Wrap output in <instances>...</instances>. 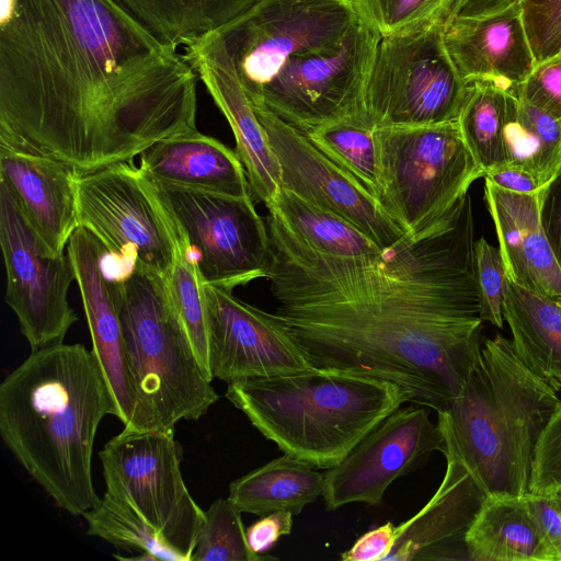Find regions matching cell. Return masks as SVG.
Returning a JSON list of instances; mask_svg holds the SVG:
<instances>
[{
    "mask_svg": "<svg viewBox=\"0 0 561 561\" xmlns=\"http://www.w3.org/2000/svg\"><path fill=\"white\" fill-rule=\"evenodd\" d=\"M560 401L497 333L483 341L458 396L437 411L442 450L453 453L488 496H526L538 439Z\"/></svg>",
    "mask_w": 561,
    "mask_h": 561,
    "instance_id": "277c9868",
    "label": "cell"
},
{
    "mask_svg": "<svg viewBox=\"0 0 561 561\" xmlns=\"http://www.w3.org/2000/svg\"><path fill=\"white\" fill-rule=\"evenodd\" d=\"M76 201L79 227L108 256L169 277L183 233L140 167L128 161L77 175Z\"/></svg>",
    "mask_w": 561,
    "mask_h": 561,
    "instance_id": "30bf717a",
    "label": "cell"
},
{
    "mask_svg": "<svg viewBox=\"0 0 561 561\" xmlns=\"http://www.w3.org/2000/svg\"><path fill=\"white\" fill-rule=\"evenodd\" d=\"M515 95L561 119V56L537 64Z\"/></svg>",
    "mask_w": 561,
    "mask_h": 561,
    "instance_id": "ab89813d",
    "label": "cell"
},
{
    "mask_svg": "<svg viewBox=\"0 0 561 561\" xmlns=\"http://www.w3.org/2000/svg\"><path fill=\"white\" fill-rule=\"evenodd\" d=\"M540 222L561 271V165L538 193Z\"/></svg>",
    "mask_w": 561,
    "mask_h": 561,
    "instance_id": "b9f144b4",
    "label": "cell"
},
{
    "mask_svg": "<svg viewBox=\"0 0 561 561\" xmlns=\"http://www.w3.org/2000/svg\"><path fill=\"white\" fill-rule=\"evenodd\" d=\"M381 176L378 203L409 236L419 238L450 217L483 176L458 122L374 130Z\"/></svg>",
    "mask_w": 561,
    "mask_h": 561,
    "instance_id": "52a82bcc",
    "label": "cell"
},
{
    "mask_svg": "<svg viewBox=\"0 0 561 561\" xmlns=\"http://www.w3.org/2000/svg\"><path fill=\"white\" fill-rule=\"evenodd\" d=\"M381 36L358 21L332 53L289 58L251 102L302 134L356 115H365V89Z\"/></svg>",
    "mask_w": 561,
    "mask_h": 561,
    "instance_id": "4fadbf2b",
    "label": "cell"
},
{
    "mask_svg": "<svg viewBox=\"0 0 561 561\" xmlns=\"http://www.w3.org/2000/svg\"><path fill=\"white\" fill-rule=\"evenodd\" d=\"M506 163L546 184L561 165V119L508 93L503 128Z\"/></svg>",
    "mask_w": 561,
    "mask_h": 561,
    "instance_id": "f546056e",
    "label": "cell"
},
{
    "mask_svg": "<svg viewBox=\"0 0 561 561\" xmlns=\"http://www.w3.org/2000/svg\"><path fill=\"white\" fill-rule=\"evenodd\" d=\"M266 279L276 316L314 367L391 381L436 412L458 396L483 344L471 199L378 256L316 251L268 211Z\"/></svg>",
    "mask_w": 561,
    "mask_h": 561,
    "instance_id": "6da1fadb",
    "label": "cell"
},
{
    "mask_svg": "<svg viewBox=\"0 0 561 561\" xmlns=\"http://www.w3.org/2000/svg\"><path fill=\"white\" fill-rule=\"evenodd\" d=\"M205 517L191 561H264L272 556L253 552L247 540L241 512L227 499H217Z\"/></svg>",
    "mask_w": 561,
    "mask_h": 561,
    "instance_id": "836d02e7",
    "label": "cell"
},
{
    "mask_svg": "<svg viewBox=\"0 0 561 561\" xmlns=\"http://www.w3.org/2000/svg\"><path fill=\"white\" fill-rule=\"evenodd\" d=\"M558 56H561V53H560ZM556 57H557V56H556Z\"/></svg>",
    "mask_w": 561,
    "mask_h": 561,
    "instance_id": "681fc988",
    "label": "cell"
},
{
    "mask_svg": "<svg viewBox=\"0 0 561 561\" xmlns=\"http://www.w3.org/2000/svg\"><path fill=\"white\" fill-rule=\"evenodd\" d=\"M503 316L516 354L557 392L561 391V307L508 280Z\"/></svg>",
    "mask_w": 561,
    "mask_h": 561,
    "instance_id": "d4e9b609",
    "label": "cell"
},
{
    "mask_svg": "<svg viewBox=\"0 0 561 561\" xmlns=\"http://www.w3.org/2000/svg\"><path fill=\"white\" fill-rule=\"evenodd\" d=\"M561 307V297L553 299Z\"/></svg>",
    "mask_w": 561,
    "mask_h": 561,
    "instance_id": "bcb514c9",
    "label": "cell"
},
{
    "mask_svg": "<svg viewBox=\"0 0 561 561\" xmlns=\"http://www.w3.org/2000/svg\"><path fill=\"white\" fill-rule=\"evenodd\" d=\"M87 318L92 352L108 381L117 419L125 425L133 410V394L113 279L106 276L108 254L85 228L78 227L67 245Z\"/></svg>",
    "mask_w": 561,
    "mask_h": 561,
    "instance_id": "44dd1931",
    "label": "cell"
},
{
    "mask_svg": "<svg viewBox=\"0 0 561 561\" xmlns=\"http://www.w3.org/2000/svg\"><path fill=\"white\" fill-rule=\"evenodd\" d=\"M153 181L231 196H252L234 150L198 130L161 139L140 154Z\"/></svg>",
    "mask_w": 561,
    "mask_h": 561,
    "instance_id": "cb8c5ba5",
    "label": "cell"
},
{
    "mask_svg": "<svg viewBox=\"0 0 561 561\" xmlns=\"http://www.w3.org/2000/svg\"><path fill=\"white\" fill-rule=\"evenodd\" d=\"M445 24L381 37L364 96V113L374 128L458 119L469 83L446 51Z\"/></svg>",
    "mask_w": 561,
    "mask_h": 561,
    "instance_id": "9c48e42d",
    "label": "cell"
},
{
    "mask_svg": "<svg viewBox=\"0 0 561 561\" xmlns=\"http://www.w3.org/2000/svg\"><path fill=\"white\" fill-rule=\"evenodd\" d=\"M358 21L352 0H256L219 33L254 102L289 58L336 51Z\"/></svg>",
    "mask_w": 561,
    "mask_h": 561,
    "instance_id": "8fae6325",
    "label": "cell"
},
{
    "mask_svg": "<svg viewBox=\"0 0 561 561\" xmlns=\"http://www.w3.org/2000/svg\"><path fill=\"white\" fill-rule=\"evenodd\" d=\"M486 181L494 185L516 193L537 194L540 185L526 170L506 164L484 174Z\"/></svg>",
    "mask_w": 561,
    "mask_h": 561,
    "instance_id": "f6af8a7d",
    "label": "cell"
},
{
    "mask_svg": "<svg viewBox=\"0 0 561 561\" xmlns=\"http://www.w3.org/2000/svg\"><path fill=\"white\" fill-rule=\"evenodd\" d=\"M444 478L428 502L397 526V539L383 561H469L466 534L485 497L469 470L449 450Z\"/></svg>",
    "mask_w": 561,
    "mask_h": 561,
    "instance_id": "ffe728a7",
    "label": "cell"
},
{
    "mask_svg": "<svg viewBox=\"0 0 561 561\" xmlns=\"http://www.w3.org/2000/svg\"><path fill=\"white\" fill-rule=\"evenodd\" d=\"M523 20L536 65L561 53V0H522Z\"/></svg>",
    "mask_w": 561,
    "mask_h": 561,
    "instance_id": "74e56055",
    "label": "cell"
},
{
    "mask_svg": "<svg viewBox=\"0 0 561 561\" xmlns=\"http://www.w3.org/2000/svg\"><path fill=\"white\" fill-rule=\"evenodd\" d=\"M198 75L112 0H12L0 27V146L77 175L197 130Z\"/></svg>",
    "mask_w": 561,
    "mask_h": 561,
    "instance_id": "7a4b0ae2",
    "label": "cell"
},
{
    "mask_svg": "<svg viewBox=\"0 0 561 561\" xmlns=\"http://www.w3.org/2000/svg\"><path fill=\"white\" fill-rule=\"evenodd\" d=\"M294 515L287 511L273 512L245 529L250 549L257 553L267 552L282 536L291 533Z\"/></svg>",
    "mask_w": 561,
    "mask_h": 561,
    "instance_id": "ee69618b",
    "label": "cell"
},
{
    "mask_svg": "<svg viewBox=\"0 0 561 561\" xmlns=\"http://www.w3.org/2000/svg\"><path fill=\"white\" fill-rule=\"evenodd\" d=\"M397 539V526L388 522L363 534L354 545L342 552L343 561H383Z\"/></svg>",
    "mask_w": 561,
    "mask_h": 561,
    "instance_id": "7bdbcfd3",
    "label": "cell"
},
{
    "mask_svg": "<svg viewBox=\"0 0 561 561\" xmlns=\"http://www.w3.org/2000/svg\"><path fill=\"white\" fill-rule=\"evenodd\" d=\"M0 245L4 261L5 302L18 318L31 351L64 342L78 316L68 301L76 280L69 256L53 255L0 184Z\"/></svg>",
    "mask_w": 561,
    "mask_h": 561,
    "instance_id": "5bb4252c",
    "label": "cell"
},
{
    "mask_svg": "<svg viewBox=\"0 0 561 561\" xmlns=\"http://www.w3.org/2000/svg\"><path fill=\"white\" fill-rule=\"evenodd\" d=\"M175 431L125 432L99 451L104 495L147 523L178 561H191L205 513L181 471Z\"/></svg>",
    "mask_w": 561,
    "mask_h": 561,
    "instance_id": "ba28073f",
    "label": "cell"
},
{
    "mask_svg": "<svg viewBox=\"0 0 561 561\" xmlns=\"http://www.w3.org/2000/svg\"><path fill=\"white\" fill-rule=\"evenodd\" d=\"M133 410L125 432L175 431L219 399L172 302L165 277L134 264L113 279Z\"/></svg>",
    "mask_w": 561,
    "mask_h": 561,
    "instance_id": "8992f818",
    "label": "cell"
},
{
    "mask_svg": "<svg viewBox=\"0 0 561 561\" xmlns=\"http://www.w3.org/2000/svg\"><path fill=\"white\" fill-rule=\"evenodd\" d=\"M167 280L174 308L203 368L213 380L208 367L207 327L202 279L184 234L179 242L176 260Z\"/></svg>",
    "mask_w": 561,
    "mask_h": 561,
    "instance_id": "d590c367",
    "label": "cell"
},
{
    "mask_svg": "<svg viewBox=\"0 0 561 561\" xmlns=\"http://www.w3.org/2000/svg\"><path fill=\"white\" fill-rule=\"evenodd\" d=\"M467 0H352L358 20L381 37L447 22Z\"/></svg>",
    "mask_w": 561,
    "mask_h": 561,
    "instance_id": "e575fe53",
    "label": "cell"
},
{
    "mask_svg": "<svg viewBox=\"0 0 561 561\" xmlns=\"http://www.w3.org/2000/svg\"><path fill=\"white\" fill-rule=\"evenodd\" d=\"M561 489V401L536 446L529 493L554 495Z\"/></svg>",
    "mask_w": 561,
    "mask_h": 561,
    "instance_id": "f35d334b",
    "label": "cell"
},
{
    "mask_svg": "<svg viewBox=\"0 0 561 561\" xmlns=\"http://www.w3.org/2000/svg\"><path fill=\"white\" fill-rule=\"evenodd\" d=\"M253 107L278 160L280 187L343 218L385 250L409 237L370 194L317 149L305 134L268 110Z\"/></svg>",
    "mask_w": 561,
    "mask_h": 561,
    "instance_id": "e0dca14e",
    "label": "cell"
},
{
    "mask_svg": "<svg viewBox=\"0 0 561 561\" xmlns=\"http://www.w3.org/2000/svg\"><path fill=\"white\" fill-rule=\"evenodd\" d=\"M557 497L561 499V489L554 494Z\"/></svg>",
    "mask_w": 561,
    "mask_h": 561,
    "instance_id": "7dc6e473",
    "label": "cell"
},
{
    "mask_svg": "<svg viewBox=\"0 0 561 561\" xmlns=\"http://www.w3.org/2000/svg\"><path fill=\"white\" fill-rule=\"evenodd\" d=\"M527 505L549 561H561V511L556 495H526Z\"/></svg>",
    "mask_w": 561,
    "mask_h": 561,
    "instance_id": "60d3db41",
    "label": "cell"
},
{
    "mask_svg": "<svg viewBox=\"0 0 561 561\" xmlns=\"http://www.w3.org/2000/svg\"><path fill=\"white\" fill-rule=\"evenodd\" d=\"M285 454L229 484L228 497L241 513L266 516L287 511L299 515L322 495L324 473Z\"/></svg>",
    "mask_w": 561,
    "mask_h": 561,
    "instance_id": "4316f807",
    "label": "cell"
},
{
    "mask_svg": "<svg viewBox=\"0 0 561 561\" xmlns=\"http://www.w3.org/2000/svg\"><path fill=\"white\" fill-rule=\"evenodd\" d=\"M474 273L479 289L480 318L502 328L508 276L500 249L489 244L483 237L474 242Z\"/></svg>",
    "mask_w": 561,
    "mask_h": 561,
    "instance_id": "8d00e7d4",
    "label": "cell"
},
{
    "mask_svg": "<svg viewBox=\"0 0 561 561\" xmlns=\"http://www.w3.org/2000/svg\"><path fill=\"white\" fill-rule=\"evenodd\" d=\"M167 46L185 48L221 32L256 0H112Z\"/></svg>",
    "mask_w": 561,
    "mask_h": 561,
    "instance_id": "83f0119b",
    "label": "cell"
},
{
    "mask_svg": "<svg viewBox=\"0 0 561 561\" xmlns=\"http://www.w3.org/2000/svg\"><path fill=\"white\" fill-rule=\"evenodd\" d=\"M443 38L466 83L491 81L517 94L536 66L522 0H467L446 22Z\"/></svg>",
    "mask_w": 561,
    "mask_h": 561,
    "instance_id": "ac0fdd59",
    "label": "cell"
},
{
    "mask_svg": "<svg viewBox=\"0 0 561 561\" xmlns=\"http://www.w3.org/2000/svg\"><path fill=\"white\" fill-rule=\"evenodd\" d=\"M211 378L236 380L318 369L275 313L202 282Z\"/></svg>",
    "mask_w": 561,
    "mask_h": 561,
    "instance_id": "9a60e30c",
    "label": "cell"
},
{
    "mask_svg": "<svg viewBox=\"0 0 561 561\" xmlns=\"http://www.w3.org/2000/svg\"><path fill=\"white\" fill-rule=\"evenodd\" d=\"M153 183L188 242L203 283L233 291L267 277L271 237L252 196Z\"/></svg>",
    "mask_w": 561,
    "mask_h": 561,
    "instance_id": "7c38bea8",
    "label": "cell"
},
{
    "mask_svg": "<svg viewBox=\"0 0 561 561\" xmlns=\"http://www.w3.org/2000/svg\"><path fill=\"white\" fill-rule=\"evenodd\" d=\"M465 541L469 561H549L526 496H486Z\"/></svg>",
    "mask_w": 561,
    "mask_h": 561,
    "instance_id": "484cf974",
    "label": "cell"
},
{
    "mask_svg": "<svg viewBox=\"0 0 561 561\" xmlns=\"http://www.w3.org/2000/svg\"><path fill=\"white\" fill-rule=\"evenodd\" d=\"M267 209L295 237L320 253L342 259H364L385 252L348 221L304 202L284 187L279 188Z\"/></svg>",
    "mask_w": 561,
    "mask_h": 561,
    "instance_id": "f1b7e54d",
    "label": "cell"
},
{
    "mask_svg": "<svg viewBox=\"0 0 561 561\" xmlns=\"http://www.w3.org/2000/svg\"><path fill=\"white\" fill-rule=\"evenodd\" d=\"M508 91L491 81L469 83L466 100L457 119L461 136L482 171L506 165L503 128Z\"/></svg>",
    "mask_w": 561,
    "mask_h": 561,
    "instance_id": "4dcf8cb0",
    "label": "cell"
},
{
    "mask_svg": "<svg viewBox=\"0 0 561 561\" xmlns=\"http://www.w3.org/2000/svg\"><path fill=\"white\" fill-rule=\"evenodd\" d=\"M82 516L89 535L101 538L117 549L137 553L130 557L115 554L117 559L178 561L147 523L104 494Z\"/></svg>",
    "mask_w": 561,
    "mask_h": 561,
    "instance_id": "d6a6232c",
    "label": "cell"
},
{
    "mask_svg": "<svg viewBox=\"0 0 561 561\" xmlns=\"http://www.w3.org/2000/svg\"><path fill=\"white\" fill-rule=\"evenodd\" d=\"M508 280L538 295L561 297V271L545 236L537 194L511 192L485 180Z\"/></svg>",
    "mask_w": 561,
    "mask_h": 561,
    "instance_id": "603a6c76",
    "label": "cell"
},
{
    "mask_svg": "<svg viewBox=\"0 0 561 561\" xmlns=\"http://www.w3.org/2000/svg\"><path fill=\"white\" fill-rule=\"evenodd\" d=\"M226 398L284 454L330 469L409 402L400 386L341 370L236 380Z\"/></svg>",
    "mask_w": 561,
    "mask_h": 561,
    "instance_id": "5b68a950",
    "label": "cell"
},
{
    "mask_svg": "<svg viewBox=\"0 0 561 561\" xmlns=\"http://www.w3.org/2000/svg\"><path fill=\"white\" fill-rule=\"evenodd\" d=\"M557 500H558V504H559V507H560V511H561V499L557 497Z\"/></svg>",
    "mask_w": 561,
    "mask_h": 561,
    "instance_id": "c3c4849f",
    "label": "cell"
},
{
    "mask_svg": "<svg viewBox=\"0 0 561 561\" xmlns=\"http://www.w3.org/2000/svg\"><path fill=\"white\" fill-rule=\"evenodd\" d=\"M184 50V58L232 130L234 151L245 170L252 196L267 207L280 188L279 163L221 34L210 33Z\"/></svg>",
    "mask_w": 561,
    "mask_h": 561,
    "instance_id": "d6986e66",
    "label": "cell"
},
{
    "mask_svg": "<svg viewBox=\"0 0 561 561\" xmlns=\"http://www.w3.org/2000/svg\"><path fill=\"white\" fill-rule=\"evenodd\" d=\"M444 438L430 408H398L324 473L322 497L328 511L350 503L378 505L398 478L423 467Z\"/></svg>",
    "mask_w": 561,
    "mask_h": 561,
    "instance_id": "2e32d148",
    "label": "cell"
},
{
    "mask_svg": "<svg viewBox=\"0 0 561 561\" xmlns=\"http://www.w3.org/2000/svg\"><path fill=\"white\" fill-rule=\"evenodd\" d=\"M374 130L365 115H356L305 135L317 149L378 202L381 176Z\"/></svg>",
    "mask_w": 561,
    "mask_h": 561,
    "instance_id": "1f68e13d",
    "label": "cell"
},
{
    "mask_svg": "<svg viewBox=\"0 0 561 561\" xmlns=\"http://www.w3.org/2000/svg\"><path fill=\"white\" fill-rule=\"evenodd\" d=\"M117 408L94 353L81 343L31 351L0 383V435L58 507L78 516L100 499L92 457L100 423Z\"/></svg>",
    "mask_w": 561,
    "mask_h": 561,
    "instance_id": "3957f363",
    "label": "cell"
},
{
    "mask_svg": "<svg viewBox=\"0 0 561 561\" xmlns=\"http://www.w3.org/2000/svg\"><path fill=\"white\" fill-rule=\"evenodd\" d=\"M77 174L64 163L41 154L0 146V184L53 255H64L79 227Z\"/></svg>",
    "mask_w": 561,
    "mask_h": 561,
    "instance_id": "7402d4cb",
    "label": "cell"
}]
</instances>
